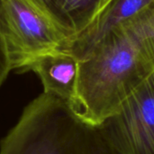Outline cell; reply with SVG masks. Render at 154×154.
I'll use <instances>...</instances> for the list:
<instances>
[{"instance_id":"cell-1","label":"cell","mask_w":154,"mask_h":154,"mask_svg":"<svg viewBox=\"0 0 154 154\" xmlns=\"http://www.w3.org/2000/svg\"><path fill=\"white\" fill-rule=\"evenodd\" d=\"M154 74V1L122 22L79 60L73 109L101 125Z\"/></svg>"},{"instance_id":"cell-2","label":"cell","mask_w":154,"mask_h":154,"mask_svg":"<svg viewBox=\"0 0 154 154\" xmlns=\"http://www.w3.org/2000/svg\"><path fill=\"white\" fill-rule=\"evenodd\" d=\"M0 154H118L103 125L82 119L63 99L42 93L1 140Z\"/></svg>"},{"instance_id":"cell-3","label":"cell","mask_w":154,"mask_h":154,"mask_svg":"<svg viewBox=\"0 0 154 154\" xmlns=\"http://www.w3.org/2000/svg\"><path fill=\"white\" fill-rule=\"evenodd\" d=\"M5 1L12 69L23 70L35 58L62 47L65 37L31 0Z\"/></svg>"},{"instance_id":"cell-4","label":"cell","mask_w":154,"mask_h":154,"mask_svg":"<svg viewBox=\"0 0 154 154\" xmlns=\"http://www.w3.org/2000/svg\"><path fill=\"white\" fill-rule=\"evenodd\" d=\"M102 125L118 154H154V74Z\"/></svg>"},{"instance_id":"cell-5","label":"cell","mask_w":154,"mask_h":154,"mask_svg":"<svg viewBox=\"0 0 154 154\" xmlns=\"http://www.w3.org/2000/svg\"><path fill=\"white\" fill-rule=\"evenodd\" d=\"M27 70L38 75L44 93L63 99L73 108L79 75V60L73 55L62 50L48 52L35 58L23 71Z\"/></svg>"},{"instance_id":"cell-6","label":"cell","mask_w":154,"mask_h":154,"mask_svg":"<svg viewBox=\"0 0 154 154\" xmlns=\"http://www.w3.org/2000/svg\"><path fill=\"white\" fill-rule=\"evenodd\" d=\"M31 1L69 41L88 27L114 0Z\"/></svg>"},{"instance_id":"cell-7","label":"cell","mask_w":154,"mask_h":154,"mask_svg":"<svg viewBox=\"0 0 154 154\" xmlns=\"http://www.w3.org/2000/svg\"><path fill=\"white\" fill-rule=\"evenodd\" d=\"M153 1L114 0L88 27L73 39L66 41L60 50L65 51L78 60H81L113 29Z\"/></svg>"},{"instance_id":"cell-8","label":"cell","mask_w":154,"mask_h":154,"mask_svg":"<svg viewBox=\"0 0 154 154\" xmlns=\"http://www.w3.org/2000/svg\"><path fill=\"white\" fill-rule=\"evenodd\" d=\"M8 23L5 1L0 0V87L12 70L8 46Z\"/></svg>"}]
</instances>
